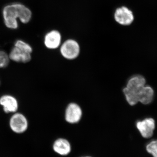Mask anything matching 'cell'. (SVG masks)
<instances>
[{"instance_id":"9c48e42d","label":"cell","mask_w":157,"mask_h":157,"mask_svg":"<svg viewBox=\"0 0 157 157\" xmlns=\"http://www.w3.org/2000/svg\"><path fill=\"white\" fill-rule=\"evenodd\" d=\"M31 54L14 46L9 53V57L12 61L25 63H29L32 59Z\"/></svg>"},{"instance_id":"7a4b0ae2","label":"cell","mask_w":157,"mask_h":157,"mask_svg":"<svg viewBox=\"0 0 157 157\" xmlns=\"http://www.w3.org/2000/svg\"><path fill=\"white\" fill-rule=\"evenodd\" d=\"M145 84L146 80L140 75L133 76L129 79L126 87L123 89V93L130 105L134 106L138 103V94Z\"/></svg>"},{"instance_id":"30bf717a","label":"cell","mask_w":157,"mask_h":157,"mask_svg":"<svg viewBox=\"0 0 157 157\" xmlns=\"http://www.w3.org/2000/svg\"><path fill=\"white\" fill-rule=\"evenodd\" d=\"M61 42V36L56 30L50 31L45 35L44 44L48 49H56L60 46Z\"/></svg>"},{"instance_id":"4fadbf2b","label":"cell","mask_w":157,"mask_h":157,"mask_svg":"<svg viewBox=\"0 0 157 157\" xmlns=\"http://www.w3.org/2000/svg\"><path fill=\"white\" fill-rule=\"evenodd\" d=\"M14 46L25 51L28 53L32 54L33 52V48L31 45L22 40H17L14 43Z\"/></svg>"},{"instance_id":"277c9868","label":"cell","mask_w":157,"mask_h":157,"mask_svg":"<svg viewBox=\"0 0 157 157\" xmlns=\"http://www.w3.org/2000/svg\"><path fill=\"white\" fill-rule=\"evenodd\" d=\"M80 47L78 42L73 39H68L65 41L60 48L62 55L68 59H73L78 56Z\"/></svg>"},{"instance_id":"2e32d148","label":"cell","mask_w":157,"mask_h":157,"mask_svg":"<svg viewBox=\"0 0 157 157\" xmlns=\"http://www.w3.org/2000/svg\"><path fill=\"white\" fill-rule=\"evenodd\" d=\"M90 157L87 156V157Z\"/></svg>"},{"instance_id":"5b68a950","label":"cell","mask_w":157,"mask_h":157,"mask_svg":"<svg viewBox=\"0 0 157 157\" xmlns=\"http://www.w3.org/2000/svg\"><path fill=\"white\" fill-rule=\"evenodd\" d=\"M114 18L115 21L121 25H129L134 21V14L128 8L125 6H122L115 10Z\"/></svg>"},{"instance_id":"5bb4252c","label":"cell","mask_w":157,"mask_h":157,"mask_svg":"<svg viewBox=\"0 0 157 157\" xmlns=\"http://www.w3.org/2000/svg\"><path fill=\"white\" fill-rule=\"evenodd\" d=\"M10 60L9 55L4 51H0V68L7 67L9 66Z\"/></svg>"},{"instance_id":"6da1fadb","label":"cell","mask_w":157,"mask_h":157,"mask_svg":"<svg viewBox=\"0 0 157 157\" xmlns=\"http://www.w3.org/2000/svg\"><path fill=\"white\" fill-rule=\"evenodd\" d=\"M4 23L8 28L15 29L18 27L17 18L23 23L30 21L32 12L29 8L19 3H14L6 6L3 10Z\"/></svg>"},{"instance_id":"52a82bcc","label":"cell","mask_w":157,"mask_h":157,"mask_svg":"<svg viewBox=\"0 0 157 157\" xmlns=\"http://www.w3.org/2000/svg\"><path fill=\"white\" fill-rule=\"evenodd\" d=\"M0 105L3 107L4 112L7 113H15L18 109L17 100L11 95H4L0 98Z\"/></svg>"},{"instance_id":"9a60e30c","label":"cell","mask_w":157,"mask_h":157,"mask_svg":"<svg viewBox=\"0 0 157 157\" xmlns=\"http://www.w3.org/2000/svg\"><path fill=\"white\" fill-rule=\"evenodd\" d=\"M146 150L153 157H157V140H152L146 146Z\"/></svg>"},{"instance_id":"7c38bea8","label":"cell","mask_w":157,"mask_h":157,"mask_svg":"<svg viewBox=\"0 0 157 157\" xmlns=\"http://www.w3.org/2000/svg\"><path fill=\"white\" fill-rule=\"evenodd\" d=\"M154 95L153 89L150 86H144L138 94V102L143 104H149L153 100Z\"/></svg>"},{"instance_id":"ba28073f","label":"cell","mask_w":157,"mask_h":157,"mask_svg":"<svg viewBox=\"0 0 157 157\" xmlns=\"http://www.w3.org/2000/svg\"><path fill=\"white\" fill-rule=\"evenodd\" d=\"M82 114L80 107L77 104L72 103L68 105L66 111L65 119L68 122L75 124L80 121Z\"/></svg>"},{"instance_id":"8fae6325","label":"cell","mask_w":157,"mask_h":157,"mask_svg":"<svg viewBox=\"0 0 157 157\" xmlns=\"http://www.w3.org/2000/svg\"><path fill=\"white\" fill-rule=\"evenodd\" d=\"M54 151L61 155H67L71 151V146L67 140L59 138L55 141L53 144Z\"/></svg>"},{"instance_id":"8992f818","label":"cell","mask_w":157,"mask_h":157,"mask_svg":"<svg viewBox=\"0 0 157 157\" xmlns=\"http://www.w3.org/2000/svg\"><path fill=\"white\" fill-rule=\"evenodd\" d=\"M137 128L142 137L145 138L151 137L155 129V121L151 118H148L137 123Z\"/></svg>"},{"instance_id":"3957f363","label":"cell","mask_w":157,"mask_h":157,"mask_svg":"<svg viewBox=\"0 0 157 157\" xmlns=\"http://www.w3.org/2000/svg\"><path fill=\"white\" fill-rule=\"evenodd\" d=\"M9 126L14 133L22 134L28 128V121L22 113L16 112L10 118Z\"/></svg>"}]
</instances>
